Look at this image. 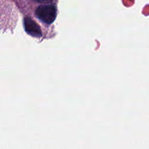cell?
Here are the masks:
<instances>
[{"mask_svg":"<svg viewBox=\"0 0 149 149\" xmlns=\"http://www.w3.org/2000/svg\"><path fill=\"white\" fill-rule=\"evenodd\" d=\"M37 17L46 24H51L56 19V8L54 5L39 6L35 12Z\"/></svg>","mask_w":149,"mask_h":149,"instance_id":"1","label":"cell"},{"mask_svg":"<svg viewBox=\"0 0 149 149\" xmlns=\"http://www.w3.org/2000/svg\"><path fill=\"white\" fill-rule=\"evenodd\" d=\"M24 26L25 31L29 35L34 37L42 36V32L40 26L31 18L28 17L24 18Z\"/></svg>","mask_w":149,"mask_h":149,"instance_id":"2","label":"cell"},{"mask_svg":"<svg viewBox=\"0 0 149 149\" xmlns=\"http://www.w3.org/2000/svg\"><path fill=\"white\" fill-rule=\"evenodd\" d=\"M38 3H49L53 2L54 0H33Z\"/></svg>","mask_w":149,"mask_h":149,"instance_id":"3","label":"cell"}]
</instances>
